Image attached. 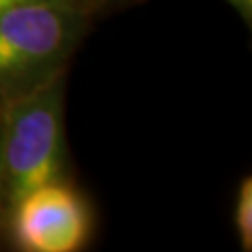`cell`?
Instances as JSON below:
<instances>
[{
	"label": "cell",
	"instance_id": "cell-1",
	"mask_svg": "<svg viewBox=\"0 0 252 252\" xmlns=\"http://www.w3.org/2000/svg\"><path fill=\"white\" fill-rule=\"evenodd\" d=\"M92 9L37 2L0 11V99H13L60 75L88 30Z\"/></svg>",
	"mask_w": 252,
	"mask_h": 252
},
{
	"label": "cell",
	"instance_id": "cell-4",
	"mask_svg": "<svg viewBox=\"0 0 252 252\" xmlns=\"http://www.w3.org/2000/svg\"><path fill=\"white\" fill-rule=\"evenodd\" d=\"M234 224L239 245L245 252L252 251V178L245 176L239 181L234 207Z\"/></svg>",
	"mask_w": 252,
	"mask_h": 252
},
{
	"label": "cell",
	"instance_id": "cell-2",
	"mask_svg": "<svg viewBox=\"0 0 252 252\" xmlns=\"http://www.w3.org/2000/svg\"><path fill=\"white\" fill-rule=\"evenodd\" d=\"M60 75L36 90L2 101L0 183L8 209L36 187L65 180V126Z\"/></svg>",
	"mask_w": 252,
	"mask_h": 252
},
{
	"label": "cell",
	"instance_id": "cell-8",
	"mask_svg": "<svg viewBox=\"0 0 252 252\" xmlns=\"http://www.w3.org/2000/svg\"><path fill=\"white\" fill-rule=\"evenodd\" d=\"M4 217H6V202H4V194H2V183H0V230L4 226Z\"/></svg>",
	"mask_w": 252,
	"mask_h": 252
},
{
	"label": "cell",
	"instance_id": "cell-6",
	"mask_svg": "<svg viewBox=\"0 0 252 252\" xmlns=\"http://www.w3.org/2000/svg\"><path fill=\"white\" fill-rule=\"evenodd\" d=\"M37 2H54V0H0V11L9 8H17V6H27V4H37ZM58 2H75V4H81L84 8L92 9L86 0H58Z\"/></svg>",
	"mask_w": 252,
	"mask_h": 252
},
{
	"label": "cell",
	"instance_id": "cell-7",
	"mask_svg": "<svg viewBox=\"0 0 252 252\" xmlns=\"http://www.w3.org/2000/svg\"><path fill=\"white\" fill-rule=\"evenodd\" d=\"M92 9L97 6H110V4H126V2H133V0H86Z\"/></svg>",
	"mask_w": 252,
	"mask_h": 252
},
{
	"label": "cell",
	"instance_id": "cell-5",
	"mask_svg": "<svg viewBox=\"0 0 252 252\" xmlns=\"http://www.w3.org/2000/svg\"><path fill=\"white\" fill-rule=\"evenodd\" d=\"M247 27L252 25V0H226Z\"/></svg>",
	"mask_w": 252,
	"mask_h": 252
},
{
	"label": "cell",
	"instance_id": "cell-3",
	"mask_svg": "<svg viewBox=\"0 0 252 252\" xmlns=\"http://www.w3.org/2000/svg\"><path fill=\"white\" fill-rule=\"evenodd\" d=\"M6 219L11 241L23 252H79L94 232L90 202L67 180L32 189Z\"/></svg>",
	"mask_w": 252,
	"mask_h": 252
}]
</instances>
